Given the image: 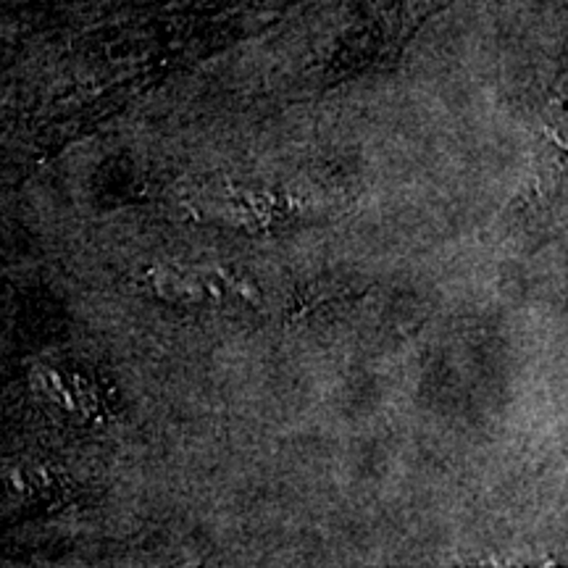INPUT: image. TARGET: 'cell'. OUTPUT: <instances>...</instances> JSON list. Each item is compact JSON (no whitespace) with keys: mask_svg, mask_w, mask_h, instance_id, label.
<instances>
[{"mask_svg":"<svg viewBox=\"0 0 568 568\" xmlns=\"http://www.w3.org/2000/svg\"><path fill=\"white\" fill-rule=\"evenodd\" d=\"M148 287L153 290L155 297L169 303H203L209 297H216L219 290L216 274L201 276V274H180L169 272V268H153L148 274Z\"/></svg>","mask_w":568,"mask_h":568,"instance_id":"obj_1","label":"cell"},{"mask_svg":"<svg viewBox=\"0 0 568 568\" xmlns=\"http://www.w3.org/2000/svg\"><path fill=\"white\" fill-rule=\"evenodd\" d=\"M51 489V477L34 466H0V510L32 506Z\"/></svg>","mask_w":568,"mask_h":568,"instance_id":"obj_2","label":"cell"}]
</instances>
